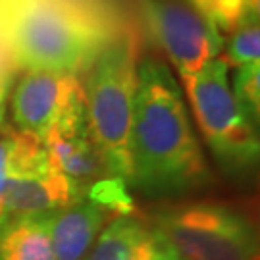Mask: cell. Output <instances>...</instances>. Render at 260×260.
Returning a JSON list of instances; mask_svg holds the SVG:
<instances>
[{"label":"cell","mask_w":260,"mask_h":260,"mask_svg":"<svg viewBox=\"0 0 260 260\" xmlns=\"http://www.w3.org/2000/svg\"><path fill=\"white\" fill-rule=\"evenodd\" d=\"M16 64L10 56L6 45L0 41V104L6 101L10 91V85L14 81V75H16Z\"/></svg>","instance_id":"cell-17"},{"label":"cell","mask_w":260,"mask_h":260,"mask_svg":"<svg viewBox=\"0 0 260 260\" xmlns=\"http://www.w3.org/2000/svg\"><path fill=\"white\" fill-rule=\"evenodd\" d=\"M225 64L239 66L260 62V19L258 12H245L225 45Z\"/></svg>","instance_id":"cell-13"},{"label":"cell","mask_w":260,"mask_h":260,"mask_svg":"<svg viewBox=\"0 0 260 260\" xmlns=\"http://www.w3.org/2000/svg\"><path fill=\"white\" fill-rule=\"evenodd\" d=\"M245 12H260V0H245Z\"/></svg>","instance_id":"cell-18"},{"label":"cell","mask_w":260,"mask_h":260,"mask_svg":"<svg viewBox=\"0 0 260 260\" xmlns=\"http://www.w3.org/2000/svg\"><path fill=\"white\" fill-rule=\"evenodd\" d=\"M112 37L74 0H0V41L19 70L81 75Z\"/></svg>","instance_id":"cell-2"},{"label":"cell","mask_w":260,"mask_h":260,"mask_svg":"<svg viewBox=\"0 0 260 260\" xmlns=\"http://www.w3.org/2000/svg\"><path fill=\"white\" fill-rule=\"evenodd\" d=\"M50 212L0 220V260H56L48 239Z\"/></svg>","instance_id":"cell-12"},{"label":"cell","mask_w":260,"mask_h":260,"mask_svg":"<svg viewBox=\"0 0 260 260\" xmlns=\"http://www.w3.org/2000/svg\"><path fill=\"white\" fill-rule=\"evenodd\" d=\"M83 260H179L172 245L150 222L116 214L104 225Z\"/></svg>","instance_id":"cell-10"},{"label":"cell","mask_w":260,"mask_h":260,"mask_svg":"<svg viewBox=\"0 0 260 260\" xmlns=\"http://www.w3.org/2000/svg\"><path fill=\"white\" fill-rule=\"evenodd\" d=\"M185 89L216 160L232 172L251 170L258 162V123L235 101L225 60L220 56L210 60Z\"/></svg>","instance_id":"cell-5"},{"label":"cell","mask_w":260,"mask_h":260,"mask_svg":"<svg viewBox=\"0 0 260 260\" xmlns=\"http://www.w3.org/2000/svg\"><path fill=\"white\" fill-rule=\"evenodd\" d=\"M208 181L205 152L183 103L181 87L162 60H137L129 129L127 185L145 197H177Z\"/></svg>","instance_id":"cell-1"},{"label":"cell","mask_w":260,"mask_h":260,"mask_svg":"<svg viewBox=\"0 0 260 260\" xmlns=\"http://www.w3.org/2000/svg\"><path fill=\"white\" fill-rule=\"evenodd\" d=\"M150 223L179 260H256L258 235L247 214L220 203H185L154 212Z\"/></svg>","instance_id":"cell-4"},{"label":"cell","mask_w":260,"mask_h":260,"mask_svg":"<svg viewBox=\"0 0 260 260\" xmlns=\"http://www.w3.org/2000/svg\"><path fill=\"white\" fill-rule=\"evenodd\" d=\"M108 222L110 212L87 197L52 210L48 214V239L54 258L83 260Z\"/></svg>","instance_id":"cell-11"},{"label":"cell","mask_w":260,"mask_h":260,"mask_svg":"<svg viewBox=\"0 0 260 260\" xmlns=\"http://www.w3.org/2000/svg\"><path fill=\"white\" fill-rule=\"evenodd\" d=\"M85 193L50 160L43 141L14 129L4 216L50 212L85 199Z\"/></svg>","instance_id":"cell-6"},{"label":"cell","mask_w":260,"mask_h":260,"mask_svg":"<svg viewBox=\"0 0 260 260\" xmlns=\"http://www.w3.org/2000/svg\"><path fill=\"white\" fill-rule=\"evenodd\" d=\"M205 18H208L218 31H232L245 14V0H187Z\"/></svg>","instance_id":"cell-15"},{"label":"cell","mask_w":260,"mask_h":260,"mask_svg":"<svg viewBox=\"0 0 260 260\" xmlns=\"http://www.w3.org/2000/svg\"><path fill=\"white\" fill-rule=\"evenodd\" d=\"M83 101L81 75L23 70L14 87L10 114L16 129L43 139L66 112Z\"/></svg>","instance_id":"cell-8"},{"label":"cell","mask_w":260,"mask_h":260,"mask_svg":"<svg viewBox=\"0 0 260 260\" xmlns=\"http://www.w3.org/2000/svg\"><path fill=\"white\" fill-rule=\"evenodd\" d=\"M4 110L6 103L0 104V220H4V197L10 181V156H12V141L14 131L4 127Z\"/></svg>","instance_id":"cell-16"},{"label":"cell","mask_w":260,"mask_h":260,"mask_svg":"<svg viewBox=\"0 0 260 260\" xmlns=\"http://www.w3.org/2000/svg\"><path fill=\"white\" fill-rule=\"evenodd\" d=\"M235 101L249 118L258 123L260 118V62H251L235 68L233 81H230Z\"/></svg>","instance_id":"cell-14"},{"label":"cell","mask_w":260,"mask_h":260,"mask_svg":"<svg viewBox=\"0 0 260 260\" xmlns=\"http://www.w3.org/2000/svg\"><path fill=\"white\" fill-rule=\"evenodd\" d=\"M41 141L54 166L85 195L93 183L108 177L101 152L89 131L85 101L72 106Z\"/></svg>","instance_id":"cell-9"},{"label":"cell","mask_w":260,"mask_h":260,"mask_svg":"<svg viewBox=\"0 0 260 260\" xmlns=\"http://www.w3.org/2000/svg\"><path fill=\"white\" fill-rule=\"evenodd\" d=\"M150 35L166 52L183 85L220 56L222 33L191 4L177 0H139Z\"/></svg>","instance_id":"cell-7"},{"label":"cell","mask_w":260,"mask_h":260,"mask_svg":"<svg viewBox=\"0 0 260 260\" xmlns=\"http://www.w3.org/2000/svg\"><path fill=\"white\" fill-rule=\"evenodd\" d=\"M139 48L133 35L112 37L85 72V110L89 131L106 176L127 183L129 129ZM129 187V185H127Z\"/></svg>","instance_id":"cell-3"}]
</instances>
